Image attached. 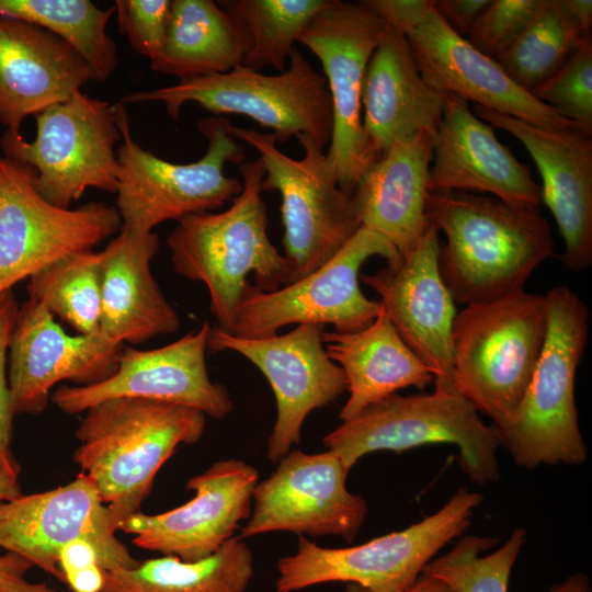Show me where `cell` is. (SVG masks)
<instances>
[{
    "label": "cell",
    "instance_id": "6da1fadb",
    "mask_svg": "<svg viewBox=\"0 0 592 592\" xmlns=\"http://www.w3.org/2000/svg\"><path fill=\"white\" fill-rule=\"evenodd\" d=\"M428 224L443 232L439 266L456 304L491 300L524 288L555 254L539 209L459 191L429 192Z\"/></svg>",
    "mask_w": 592,
    "mask_h": 592
},
{
    "label": "cell",
    "instance_id": "7a4b0ae2",
    "mask_svg": "<svg viewBox=\"0 0 592 592\" xmlns=\"http://www.w3.org/2000/svg\"><path fill=\"white\" fill-rule=\"evenodd\" d=\"M240 173L242 190L227 209L187 215L167 238L174 271L206 286L210 314L226 332L231 330L250 273L264 292L291 283L287 260L267 235L262 160L241 163Z\"/></svg>",
    "mask_w": 592,
    "mask_h": 592
},
{
    "label": "cell",
    "instance_id": "3957f363",
    "mask_svg": "<svg viewBox=\"0 0 592 592\" xmlns=\"http://www.w3.org/2000/svg\"><path fill=\"white\" fill-rule=\"evenodd\" d=\"M205 424L195 408L140 398H112L86 411L73 458L107 506L115 531L140 512L159 469L180 444L197 442Z\"/></svg>",
    "mask_w": 592,
    "mask_h": 592
},
{
    "label": "cell",
    "instance_id": "277c9868",
    "mask_svg": "<svg viewBox=\"0 0 592 592\" xmlns=\"http://www.w3.org/2000/svg\"><path fill=\"white\" fill-rule=\"evenodd\" d=\"M547 331L545 295L524 288L466 305L452 334V383L493 428L509 424L524 397Z\"/></svg>",
    "mask_w": 592,
    "mask_h": 592
},
{
    "label": "cell",
    "instance_id": "5b68a950",
    "mask_svg": "<svg viewBox=\"0 0 592 592\" xmlns=\"http://www.w3.org/2000/svg\"><path fill=\"white\" fill-rule=\"evenodd\" d=\"M545 295L547 331L531 382L513 420L493 428L516 465H581L588 449L574 399L576 373L589 335L590 314L565 285Z\"/></svg>",
    "mask_w": 592,
    "mask_h": 592
},
{
    "label": "cell",
    "instance_id": "8992f818",
    "mask_svg": "<svg viewBox=\"0 0 592 592\" xmlns=\"http://www.w3.org/2000/svg\"><path fill=\"white\" fill-rule=\"evenodd\" d=\"M114 104L122 135L115 192L122 231L149 234L163 221L213 212L241 192V181L224 173L227 162L241 164L246 159L244 147L230 133L229 119H200L198 130L207 139L204 155L194 162L175 163L144 149L133 138L124 104Z\"/></svg>",
    "mask_w": 592,
    "mask_h": 592
},
{
    "label": "cell",
    "instance_id": "52a82bcc",
    "mask_svg": "<svg viewBox=\"0 0 592 592\" xmlns=\"http://www.w3.org/2000/svg\"><path fill=\"white\" fill-rule=\"evenodd\" d=\"M322 443L348 473L373 452L449 443L458 446L459 465L471 481L485 486L500 478L498 435L454 386H435L426 395H390L342 421Z\"/></svg>",
    "mask_w": 592,
    "mask_h": 592
},
{
    "label": "cell",
    "instance_id": "ba28073f",
    "mask_svg": "<svg viewBox=\"0 0 592 592\" xmlns=\"http://www.w3.org/2000/svg\"><path fill=\"white\" fill-rule=\"evenodd\" d=\"M119 101L163 103L173 121H178L187 102L216 116L240 114L271 129L276 143L306 134L325 148L332 135V104L326 78L296 48L289 56L288 68L277 75L240 66L224 73L132 92Z\"/></svg>",
    "mask_w": 592,
    "mask_h": 592
},
{
    "label": "cell",
    "instance_id": "9c48e42d",
    "mask_svg": "<svg viewBox=\"0 0 592 592\" xmlns=\"http://www.w3.org/2000/svg\"><path fill=\"white\" fill-rule=\"evenodd\" d=\"M482 501V494L463 487L422 521L352 547L326 548L299 535L296 553L277 561L276 592L337 581L367 592L405 591L447 543L463 535Z\"/></svg>",
    "mask_w": 592,
    "mask_h": 592
},
{
    "label": "cell",
    "instance_id": "30bf717a",
    "mask_svg": "<svg viewBox=\"0 0 592 592\" xmlns=\"http://www.w3.org/2000/svg\"><path fill=\"white\" fill-rule=\"evenodd\" d=\"M231 135L260 153L264 166L263 191L282 198L284 257L291 283L331 259L361 228L351 195L342 191L334 171L317 141L296 136L304 157L294 159L276 146L274 136L230 125Z\"/></svg>",
    "mask_w": 592,
    "mask_h": 592
},
{
    "label": "cell",
    "instance_id": "8fae6325",
    "mask_svg": "<svg viewBox=\"0 0 592 592\" xmlns=\"http://www.w3.org/2000/svg\"><path fill=\"white\" fill-rule=\"evenodd\" d=\"M406 37L424 80L443 94L511 115L535 126L592 135L515 84L492 59L456 34L432 0H365Z\"/></svg>",
    "mask_w": 592,
    "mask_h": 592
},
{
    "label": "cell",
    "instance_id": "7c38bea8",
    "mask_svg": "<svg viewBox=\"0 0 592 592\" xmlns=\"http://www.w3.org/2000/svg\"><path fill=\"white\" fill-rule=\"evenodd\" d=\"M34 117L32 141L5 130L0 149L34 170L48 202L70 208L88 189L116 192L119 163L114 147L122 135L114 103L79 91Z\"/></svg>",
    "mask_w": 592,
    "mask_h": 592
},
{
    "label": "cell",
    "instance_id": "4fadbf2b",
    "mask_svg": "<svg viewBox=\"0 0 592 592\" xmlns=\"http://www.w3.org/2000/svg\"><path fill=\"white\" fill-rule=\"evenodd\" d=\"M375 255L384 258L388 266L401 262L387 239L361 227L331 259L306 276L272 292L248 284L229 333L262 338L303 323L330 325L337 332L364 329L382 308L360 286L361 269Z\"/></svg>",
    "mask_w": 592,
    "mask_h": 592
},
{
    "label": "cell",
    "instance_id": "5bb4252c",
    "mask_svg": "<svg viewBox=\"0 0 592 592\" xmlns=\"http://www.w3.org/2000/svg\"><path fill=\"white\" fill-rule=\"evenodd\" d=\"M385 26L386 22L365 0H331L297 41L319 59L323 69L333 118L326 155L340 189L349 195L380 158L363 128L362 88Z\"/></svg>",
    "mask_w": 592,
    "mask_h": 592
},
{
    "label": "cell",
    "instance_id": "9a60e30c",
    "mask_svg": "<svg viewBox=\"0 0 592 592\" xmlns=\"http://www.w3.org/2000/svg\"><path fill=\"white\" fill-rule=\"evenodd\" d=\"M121 228L115 206L58 207L39 193L31 167L0 156V294L62 257L91 251Z\"/></svg>",
    "mask_w": 592,
    "mask_h": 592
},
{
    "label": "cell",
    "instance_id": "2e32d148",
    "mask_svg": "<svg viewBox=\"0 0 592 592\" xmlns=\"http://www.w3.org/2000/svg\"><path fill=\"white\" fill-rule=\"evenodd\" d=\"M322 326L297 325L284 334L240 338L212 328L208 351H232L249 360L267 379L276 401V420L267 442V458L278 462L300 440L308 414L333 402L346 390L342 368L328 355Z\"/></svg>",
    "mask_w": 592,
    "mask_h": 592
},
{
    "label": "cell",
    "instance_id": "e0dca14e",
    "mask_svg": "<svg viewBox=\"0 0 592 592\" xmlns=\"http://www.w3.org/2000/svg\"><path fill=\"white\" fill-rule=\"evenodd\" d=\"M115 532L107 506L82 473L61 487L0 501V547L62 582L58 556L77 539L95 548L104 571L137 566Z\"/></svg>",
    "mask_w": 592,
    "mask_h": 592
},
{
    "label": "cell",
    "instance_id": "ac0fdd59",
    "mask_svg": "<svg viewBox=\"0 0 592 592\" xmlns=\"http://www.w3.org/2000/svg\"><path fill=\"white\" fill-rule=\"evenodd\" d=\"M212 331L203 322L195 331L152 350L124 348L117 368L106 379L88 386L60 385L52 401L64 412L76 414L112 398H140L195 408L223 419L232 411L228 389L212 382L206 352Z\"/></svg>",
    "mask_w": 592,
    "mask_h": 592
},
{
    "label": "cell",
    "instance_id": "d6986e66",
    "mask_svg": "<svg viewBox=\"0 0 592 592\" xmlns=\"http://www.w3.org/2000/svg\"><path fill=\"white\" fill-rule=\"evenodd\" d=\"M348 474L331 451L288 452L276 470L257 483L240 537L287 531L352 542L366 519L367 504L362 496L346 489Z\"/></svg>",
    "mask_w": 592,
    "mask_h": 592
},
{
    "label": "cell",
    "instance_id": "ffe728a7",
    "mask_svg": "<svg viewBox=\"0 0 592 592\" xmlns=\"http://www.w3.org/2000/svg\"><path fill=\"white\" fill-rule=\"evenodd\" d=\"M123 344L102 332L70 335L43 305L29 298L19 307L9 342L8 384L14 414H39L52 388L102 382L117 368Z\"/></svg>",
    "mask_w": 592,
    "mask_h": 592
},
{
    "label": "cell",
    "instance_id": "44dd1931",
    "mask_svg": "<svg viewBox=\"0 0 592 592\" xmlns=\"http://www.w3.org/2000/svg\"><path fill=\"white\" fill-rule=\"evenodd\" d=\"M257 469L239 459L214 463L191 478L195 497L161 514L136 513L118 530L134 534L133 544L182 560L195 561L217 551L250 516Z\"/></svg>",
    "mask_w": 592,
    "mask_h": 592
},
{
    "label": "cell",
    "instance_id": "7402d4cb",
    "mask_svg": "<svg viewBox=\"0 0 592 592\" xmlns=\"http://www.w3.org/2000/svg\"><path fill=\"white\" fill-rule=\"evenodd\" d=\"M439 232L429 225L397 266L361 273L360 281L379 296L391 325L432 372L435 386H453L451 334L457 314L439 266Z\"/></svg>",
    "mask_w": 592,
    "mask_h": 592
},
{
    "label": "cell",
    "instance_id": "603a6c76",
    "mask_svg": "<svg viewBox=\"0 0 592 592\" xmlns=\"http://www.w3.org/2000/svg\"><path fill=\"white\" fill-rule=\"evenodd\" d=\"M492 127L514 136L528 151L542 178V203L555 218L565 243L563 265L581 272L592 263V138L545 129L497 111L474 105Z\"/></svg>",
    "mask_w": 592,
    "mask_h": 592
},
{
    "label": "cell",
    "instance_id": "cb8c5ba5",
    "mask_svg": "<svg viewBox=\"0 0 592 592\" xmlns=\"http://www.w3.org/2000/svg\"><path fill=\"white\" fill-rule=\"evenodd\" d=\"M442 118L432 137L429 192L490 193L505 203L539 209L540 185L531 169L499 141L493 127L468 102L444 94Z\"/></svg>",
    "mask_w": 592,
    "mask_h": 592
},
{
    "label": "cell",
    "instance_id": "d4e9b609",
    "mask_svg": "<svg viewBox=\"0 0 592 592\" xmlns=\"http://www.w3.org/2000/svg\"><path fill=\"white\" fill-rule=\"evenodd\" d=\"M95 73L66 39L35 24L0 15V124L21 134L29 115L65 102Z\"/></svg>",
    "mask_w": 592,
    "mask_h": 592
},
{
    "label": "cell",
    "instance_id": "484cf974",
    "mask_svg": "<svg viewBox=\"0 0 592 592\" xmlns=\"http://www.w3.org/2000/svg\"><path fill=\"white\" fill-rule=\"evenodd\" d=\"M445 96L422 77L403 34L386 23L362 88L365 134L382 157L394 144L418 133H435Z\"/></svg>",
    "mask_w": 592,
    "mask_h": 592
},
{
    "label": "cell",
    "instance_id": "4316f807",
    "mask_svg": "<svg viewBox=\"0 0 592 592\" xmlns=\"http://www.w3.org/2000/svg\"><path fill=\"white\" fill-rule=\"evenodd\" d=\"M432 137L426 132L394 144L360 179L351 198L361 227L387 239L401 259L429 227Z\"/></svg>",
    "mask_w": 592,
    "mask_h": 592
},
{
    "label": "cell",
    "instance_id": "83f0119b",
    "mask_svg": "<svg viewBox=\"0 0 592 592\" xmlns=\"http://www.w3.org/2000/svg\"><path fill=\"white\" fill-rule=\"evenodd\" d=\"M159 248L155 232L119 230L101 254L100 332L123 344L143 343L178 331L180 318L157 284L150 261Z\"/></svg>",
    "mask_w": 592,
    "mask_h": 592
},
{
    "label": "cell",
    "instance_id": "f1b7e54d",
    "mask_svg": "<svg viewBox=\"0 0 592 592\" xmlns=\"http://www.w3.org/2000/svg\"><path fill=\"white\" fill-rule=\"evenodd\" d=\"M329 357L343 371L349 398L339 418L345 421L397 390L424 389L434 383L432 372L402 341L383 307L364 329L322 332Z\"/></svg>",
    "mask_w": 592,
    "mask_h": 592
},
{
    "label": "cell",
    "instance_id": "f546056e",
    "mask_svg": "<svg viewBox=\"0 0 592 592\" xmlns=\"http://www.w3.org/2000/svg\"><path fill=\"white\" fill-rule=\"evenodd\" d=\"M250 47L244 25L213 0H172L164 45L150 68L182 80L242 66Z\"/></svg>",
    "mask_w": 592,
    "mask_h": 592
},
{
    "label": "cell",
    "instance_id": "4dcf8cb0",
    "mask_svg": "<svg viewBox=\"0 0 592 592\" xmlns=\"http://www.w3.org/2000/svg\"><path fill=\"white\" fill-rule=\"evenodd\" d=\"M103 574L102 592H246L253 557L243 538L234 536L200 560L164 555Z\"/></svg>",
    "mask_w": 592,
    "mask_h": 592
},
{
    "label": "cell",
    "instance_id": "1f68e13d",
    "mask_svg": "<svg viewBox=\"0 0 592 592\" xmlns=\"http://www.w3.org/2000/svg\"><path fill=\"white\" fill-rule=\"evenodd\" d=\"M114 5L101 9L89 0H0V15L46 29L70 43L104 82L118 64L117 47L106 26Z\"/></svg>",
    "mask_w": 592,
    "mask_h": 592
},
{
    "label": "cell",
    "instance_id": "d6a6232c",
    "mask_svg": "<svg viewBox=\"0 0 592 592\" xmlns=\"http://www.w3.org/2000/svg\"><path fill=\"white\" fill-rule=\"evenodd\" d=\"M331 0H220L217 3L247 29L250 47L242 66L285 71L294 44Z\"/></svg>",
    "mask_w": 592,
    "mask_h": 592
},
{
    "label": "cell",
    "instance_id": "836d02e7",
    "mask_svg": "<svg viewBox=\"0 0 592 592\" xmlns=\"http://www.w3.org/2000/svg\"><path fill=\"white\" fill-rule=\"evenodd\" d=\"M591 34H584L560 0H546L538 16L493 60L521 89L531 92L554 76Z\"/></svg>",
    "mask_w": 592,
    "mask_h": 592
},
{
    "label": "cell",
    "instance_id": "e575fe53",
    "mask_svg": "<svg viewBox=\"0 0 592 592\" xmlns=\"http://www.w3.org/2000/svg\"><path fill=\"white\" fill-rule=\"evenodd\" d=\"M101 254L84 251L62 257L35 272L29 298L69 323L79 334L99 332Z\"/></svg>",
    "mask_w": 592,
    "mask_h": 592
},
{
    "label": "cell",
    "instance_id": "d590c367",
    "mask_svg": "<svg viewBox=\"0 0 592 592\" xmlns=\"http://www.w3.org/2000/svg\"><path fill=\"white\" fill-rule=\"evenodd\" d=\"M526 538L525 528H515L499 549L480 557L499 539L462 536L448 553L430 560L421 574L442 580L453 592H508L512 568Z\"/></svg>",
    "mask_w": 592,
    "mask_h": 592
},
{
    "label": "cell",
    "instance_id": "8d00e7d4",
    "mask_svg": "<svg viewBox=\"0 0 592 592\" xmlns=\"http://www.w3.org/2000/svg\"><path fill=\"white\" fill-rule=\"evenodd\" d=\"M531 94L560 116L592 132V39L588 37L566 64Z\"/></svg>",
    "mask_w": 592,
    "mask_h": 592
},
{
    "label": "cell",
    "instance_id": "74e56055",
    "mask_svg": "<svg viewBox=\"0 0 592 592\" xmlns=\"http://www.w3.org/2000/svg\"><path fill=\"white\" fill-rule=\"evenodd\" d=\"M546 0H491L467 36L468 43L494 59L538 16Z\"/></svg>",
    "mask_w": 592,
    "mask_h": 592
},
{
    "label": "cell",
    "instance_id": "f35d334b",
    "mask_svg": "<svg viewBox=\"0 0 592 592\" xmlns=\"http://www.w3.org/2000/svg\"><path fill=\"white\" fill-rule=\"evenodd\" d=\"M118 29L133 49L155 62L161 55L170 9V0H116Z\"/></svg>",
    "mask_w": 592,
    "mask_h": 592
},
{
    "label": "cell",
    "instance_id": "ab89813d",
    "mask_svg": "<svg viewBox=\"0 0 592 592\" xmlns=\"http://www.w3.org/2000/svg\"><path fill=\"white\" fill-rule=\"evenodd\" d=\"M19 306L12 289L0 294V465L19 477L20 466L11 451L14 412L11 403L7 362L9 342Z\"/></svg>",
    "mask_w": 592,
    "mask_h": 592
},
{
    "label": "cell",
    "instance_id": "60d3db41",
    "mask_svg": "<svg viewBox=\"0 0 592 592\" xmlns=\"http://www.w3.org/2000/svg\"><path fill=\"white\" fill-rule=\"evenodd\" d=\"M58 567L72 592H102L103 569L95 548L84 539L64 546L58 556Z\"/></svg>",
    "mask_w": 592,
    "mask_h": 592
},
{
    "label": "cell",
    "instance_id": "b9f144b4",
    "mask_svg": "<svg viewBox=\"0 0 592 592\" xmlns=\"http://www.w3.org/2000/svg\"><path fill=\"white\" fill-rule=\"evenodd\" d=\"M491 0H432L445 24L459 36L467 37L477 19Z\"/></svg>",
    "mask_w": 592,
    "mask_h": 592
},
{
    "label": "cell",
    "instance_id": "7bdbcfd3",
    "mask_svg": "<svg viewBox=\"0 0 592 592\" xmlns=\"http://www.w3.org/2000/svg\"><path fill=\"white\" fill-rule=\"evenodd\" d=\"M33 565L25 558L7 551L0 556V592H55L47 583L31 582L26 573Z\"/></svg>",
    "mask_w": 592,
    "mask_h": 592
},
{
    "label": "cell",
    "instance_id": "ee69618b",
    "mask_svg": "<svg viewBox=\"0 0 592 592\" xmlns=\"http://www.w3.org/2000/svg\"><path fill=\"white\" fill-rule=\"evenodd\" d=\"M560 3L574 22L584 33L591 34L592 26V1L591 0H560Z\"/></svg>",
    "mask_w": 592,
    "mask_h": 592
},
{
    "label": "cell",
    "instance_id": "f6af8a7d",
    "mask_svg": "<svg viewBox=\"0 0 592 592\" xmlns=\"http://www.w3.org/2000/svg\"><path fill=\"white\" fill-rule=\"evenodd\" d=\"M345 592H367L361 587L349 583ZM401 592H453V590L442 580L421 574L418 580L408 589Z\"/></svg>",
    "mask_w": 592,
    "mask_h": 592
},
{
    "label": "cell",
    "instance_id": "bcb514c9",
    "mask_svg": "<svg viewBox=\"0 0 592 592\" xmlns=\"http://www.w3.org/2000/svg\"><path fill=\"white\" fill-rule=\"evenodd\" d=\"M548 592H591V587L585 574L576 573L563 582L551 585Z\"/></svg>",
    "mask_w": 592,
    "mask_h": 592
},
{
    "label": "cell",
    "instance_id": "7dc6e473",
    "mask_svg": "<svg viewBox=\"0 0 592 592\" xmlns=\"http://www.w3.org/2000/svg\"><path fill=\"white\" fill-rule=\"evenodd\" d=\"M22 494L18 477L0 465V501H9Z\"/></svg>",
    "mask_w": 592,
    "mask_h": 592
}]
</instances>
